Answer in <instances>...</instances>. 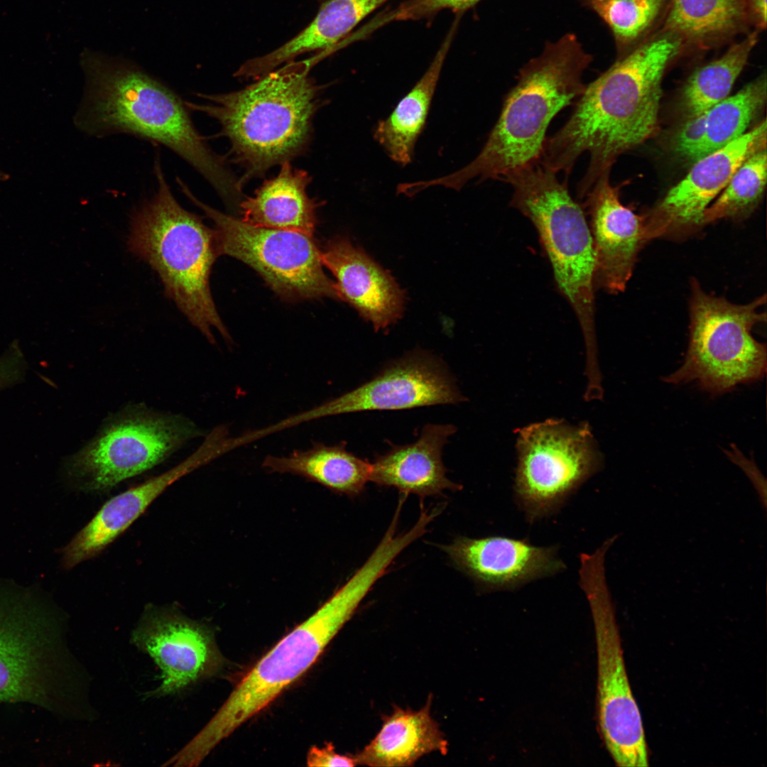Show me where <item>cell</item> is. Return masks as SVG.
<instances>
[{
  "label": "cell",
  "instance_id": "obj_39",
  "mask_svg": "<svg viewBox=\"0 0 767 767\" xmlns=\"http://www.w3.org/2000/svg\"><path fill=\"white\" fill-rule=\"evenodd\" d=\"M400 497H401V496H400ZM402 498H403V497H402ZM404 499H405V498H404ZM405 501H406V500H405ZM421 505H423V504H421ZM421 505H420V506H421ZM435 508H437V507H435ZM437 508V509L439 510V511H440V509H439L438 508Z\"/></svg>",
  "mask_w": 767,
  "mask_h": 767
},
{
  "label": "cell",
  "instance_id": "obj_5",
  "mask_svg": "<svg viewBox=\"0 0 767 767\" xmlns=\"http://www.w3.org/2000/svg\"><path fill=\"white\" fill-rule=\"evenodd\" d=\"M154 173L157 191L131 217L129 249L158 274L165 295L211 344L215 343L213 328L230 343L210 286L218 256L214 230L178 202L158 157Z\"/></svg>",
  "mask_w": 767,
  "mask_h": 767
},
{
  "label": "cell",
  "instance_id": "obj_19",
  "mask_svg": "<svg viewBox=\"0 0 767 767\" xmlns=\"http://www.w3.org/2000/svg\"><path fill=\"white\" fill-rule=\"evenodd\" d=\"M214 458V442L207 436L202 445L183 462L109 499L72 540L59 550L62 554V568L70 570L98 554L168 486Z\"/></svg>",
  "mask_w": 767,
  "mask_h": 767
},
{
  "label": "cell",
  "instance_id": "obj_36",
  "mask_svg": "<svg viewBox=\"0 0 767 767\" xmlns=\"http://www.w3.org/2000/svg\"><path fill=\"white\" fill-rule=\"evenodd\" d=\"M308 766H355L357 765L354 756L341 755L335 752L332 744L325 747L312 746L307 756Z\"/></svg>",
  "mask_w": 767,
  "mask_h": 767
},
{
  "label": "cell",
  "instance_id": "obj_17",
  "mask_svg": "<svg viewBox=\"0 0 767 767\" xmlns=\"http://www.w3.org/2000/svg\"><path fill=\"white\" fill-rule=\"evenodd\" d=\"M584 208L594 251V285L611 294L623 292L646 238L643 217L625 206L620 187L600 176L587 193Z\"/></svg>",
  "mask_w": 767,
  "mask_h": 767
},
{
  "label": "cell",
  "instance_id": "obj_35",
  "mask_svg": "<svg viewBox=\"0 0 767 767\" xmlns=\"http://www.w3.org/2000/svg\"><path fill=\"white\" fill-rule=\"evenodd\" d=\"M725 455L734 464L739 467L746 474L756 489L764 509L766 508V481L752 459H748L734 445H731Z\"/></svg>",
  "mask_w": 767,
  "mask_h": 767
},
{
  "label": "cell",
  "instance_id": "obj_3",
  "mask_svg": "<svg viewBox=\"0 0 767 767\" xmlns=\"http://www.w3.org/2000/svg\"><path fill=\"white\" fill-rule=\"evenodd\" d=\"M320 59L290 61L237 91L198 93L205 104L185 102L218 122L230 144V161L244 170L243 187L306 150L313 119L325 104V87L309 75Z\"/></svg>",
  "mask_w": 767,
  "mask_h": 767
},
{
  "label": "cell",
  "instance_id": "obj_18",
  "mask_svg": "<svg viewBox=\"0 0 767 767\" xmlns=\"http://www.w3.org/2000/svg\"><path fill=\"white\" fill-rule=\"evenodd\" d=\"M455 565L489 591L513 590L563 571L557 546H536L505 536H459L442 545Z\"/></svg>",
  "mask_w": 767,
  "mask_h": 767
},
{
  "label": "cell",
  "instance_id": "obj_27",
  "mask_svg": "<svg viewBox=\"0 0 767 767\" xmlns=\"http://www.w3.org/2000/svg\"><path fill=\"white\" fill-rule=\"evenodd\" d=\"M751 25L745 0H670L660 30L684 46L710 48Z\"/></svg>",
  "mask_w": 767,
  "mask_h": 767
},
{
  "label": "cell",
  "instance_id": "obj_33",
  "mask_svg": "<svg viewBox=\"0 0 767 767\" xmlns=\"http://www.w3.org/2000/svg\"><path fill=\"white\" fill-rule=\"evenodd\" d=\"M705 133V112L687 120L677 131L673 141L675 151L681 156L694 161Z\"/></svg>",
  "mask_w": 767,
  "mask_h": 767
},
{
  "label": "cell",
  "instance_id": "obj_22",
  "mask_svg": "<svg viewBox=\"0 0 767 767\" xmlns=\"http://www.w3.org/2000/svg\"><path fill=\"white\" fill-rule=\"evenodd\" d=\"M280 165L276 176L266 180L252 196L241 201V219L256 227L295 231L312 236L319 204L307 193L312 178L306 170L294 168L290 161Z\"/></svg>",
  "mask_w": 767,
  "mask_h": 767
},
{
  "label": "cell",
  "instance_id": "obj_2",
  "mask_svg": "<svg viewBox=\"0 0 767 767\" xmlns=\"http://www.w3.org/2000/svg\"><path fill=\"white\" fill-rule=\"evenodd\" d=\"M85 92L75 122L97 136L129 134L168 148L236 208L243 186L195 129L185 102L173 90L126 60L85 50L81 55Z\"/></svg>",
  "mask_w": 767,
  "mask_h": 767
},
{
  "label": "cell",
  "instance_id": "obj_4",
  "mask_svg": "<svg viewBox=\"0 0 767 767\" xmlns=\"http://www.w3.org/2000/svg\"><path fill=\"white\" fill-rule=\"evenodd\" d=\"M592 61V56L573 33L548 41L540 55L520 69L477 156L455 172L423 181V186L460 190L472 180H499L539 163L550 123L582 94L586 87L583 73Z\"/></svg>",
  "mask_w": 767,
  "mask_h": 767
},
{
  "label": "cell",
  "instance_id": "obj_16",
  "mask_svg": "<svg viewBox=\"0 0 767 767\" xmlns=\"http://www.w3.org/2000/svg\"><path fill=\"white\" fill-rule=\"evenodd\" d=\"M132 641L161 670V683L155 692L158 695L183 690L210 674L217 665L210 631L175 609H147Z\"/></svg>",
  "mask_w": 767,
  "mask_h": 767
},
{
  "label": "cell",
  "instance_id": "obj_23",
  "mask_svg": "<svg viewBox=\"0 0 767 767\" xmlns=\"http://www.w3.org/2000/svg\"><path fill=\"white\" fill-rule=\"evenodd\" d=\"M430 697L418 710L395 707L376 736L354 756L357 765L412 766L422 756L446 754L448 743L430 714Z\"/></svg>",
  "mask_w": 767,
  "mask_h": 767
},
{
  "label": "cell",
  "instance_id": "obj_34",
  "mask_svg": "<svg viewBox=\"0 0 767 767\" xmlns=\"http://www.w3.org/2000/svg\"><path fill=\"white\" fill-rule=\"evenodd\" d=\"M26 362L17 344L13 345L0 357V390L23 379Z\"/></svg>",
  "mask_w": 767,
  "mask_h": 767
},
{
  "label": "cell",
  "instance_id": "obj_13",
  "mask_svg": "<svg viewBox=\"0 0 767 767\" xmlns=\"http://www.w3.org/2000/svg\"><path fill=\"white\" fill-rule=\"evenodd\" d=\"M178 182L183 192L213 221L218 256L249 265L285 300L339 299L335 283L324 273L321 251L312 236L247 224L204 204L182 180Z\"/></svg>",
  "mask_w": 767,
  "mask_h": 767
},
{
  "label": "cell",
  "instance_id": "obj_21",
  "mask_svg": "<svg viewBox=\"0 0 767 767\" xmlns=\"http://www.w3.org/2000/svg\"><path fill=\"white\" fill-rule=\"evenodd\" d=\"M455 432L453 425L427 424L415 442L391 445L384 454L376 455L370 462L369 481L422 499L442 495L445 490L462 489L461 485L446 476L442 459L443 447Z\"/></svg>",
  "mask_w": 767,
  "mask_h": 767
},
{
  "label": "cell",
  "instance_id": "obj_28",
  "mask_svg": "<svg viewBox=\"0 0 767 767\" xmlns=\"http://www.w3.org/2000/svg\"><path fill=\"white\" fill-rule=\"evenodd\" d=\"M758 31L731 45L719 58L697 68L687 79L682 104L688 117L697 116L728 97L758 40Z\"/></svg>",
  "mask_w": 767,
  "mask_h": 767
},
{
  "label": "cell",
  "instance_id": "obj_1",
  "mask_svg": "<svg viewBox=\"0 0 767 767\" xmlns=\"http://www.w3.org/2000/svg\"><path fill=\"white\" fill-rule=\"evenodd\" d=\"M684 48L678 36L660 30L619 56L586 85L567 121L546 138L540 163L567 177L578 158L589 153L587 170L577 187V197L583 199L620 155L654 134L663 77Z\"/></svg>",
  "mask_w": 767,
  "mask_h": 767
},
{
  "label": "cell",
  "instance_id": "obj_15",
  "mask_svg": "<svg viewBox=\"0 0 767 767\" xmlns=\"http://www.w3.org/2000/svg\"><path fill=\"white\" fill-rule=\"evenodd\" d=\"M766 121L727 145L695 161L687 174L648 214L643 216L647 241L681 236L703 225V215L740 165L766 147Z\"/></svg>",
  "mask_w": 767,
  "mask_h": 767
},
{
  "label": "cell",
  "instance_id": "obj_30",
  "mask_svg": "<svg viewBox=\"0 0 767 767\" xmlns=\"http://www.w3.org/2000/svg\"><path fill=\"white\" fill-rule=\"evenodd\" d=\"M670 0H580L610 29L619 54L632 49L665 13Z\"/></svg>",
  "mask_w": 767,
  "mask_h": 767
},
{
  "label": "cell",
  "instance_id": "obj_37",
  "mask_svg": "<svg viewBox=\"0 0 767 767\" xmlns=\"http://www.w3.org/2000/svg\"><path fill=\"white\" fill-rule=\"evenodd\" d=\"M751 23L756 30L761 31L766 27V0H745Z\"/></svg>",
  "mask_w": 767,
  "mask_h": 767
},
{
  "label": "cell",
  "instance_id": "obj_14",
  "mask_svg": "<svg viewBox=\"0 0 767 767\" xmlns=\"http://www.w3.org/2000/svg\"><path fill=\"white\" fill-rule=\"evenodd\" d=\"M465 401L453 375L436 356L413 351L386 364L354 389L281 420L284 428L327 416L398 410Z\"/></svg>",
  "mask_w": 767,
  "mask_h": 767
},
{
  "label": "cell",
  "instance_id": "obj_12",
  "mask_svg": "<svg viewBox=\"0 0 767 767\" xmlns=\"http://www.w3.org/2000/svg\"><path fill=\"white\" fill-rule=\"evenodd\" d=\"M200 435L193 423L180 415L129 409L70 457L65 472L82 490H108L160 464Z\"/></svg>",
  "mask_w": 767,
  "mask_h": 767
},
{
  "label": "cell",
  "instance_id": "obj_20",
  "mask_svg": "<svg viewBox=\"0 0 767 767\" xmlns=\"http://www.w3.org/2000/svg\"><path fill=\"white\" fill-rule=\"evenodd\" d=\"M321 259L337 279L339 299L354 307L376 331L400 318L403 290L388 273L347 237L330 239L321 251Z\"/></svg>",
  "mask_w": 767,
  "mask_h": 767
},
{
  "label": "cell",
  "instance_id": "obj_8",
  "mask_svg": "<svg viewBox=\"0 0 767 767\" xmlns=\"http://www.w3.org/2000/svg\"><path fill=\"white\" fill-rule=\"evenodd\" d=\"M765 301L763 295L745 305L733 304L707 293L692 281L687 349L680 366L662 381L694 384L719 396L761 380L766 374V347L751 330L766 321V313L759 310Z\"/></svg>",
  "mask_w": 767,
  "mask_h": 767
},
{
  "label": "cell",
  "instance_id": "obj_32",
  "mask_svg": "<svg viewBox=\"0 0 767 767\" xmlns=\"http://www.w3.org/2000/svg\"><path fill=\"white\" fill-rule=\"evenodd\" d=\"M481 0H408L384 16H377L372 23L375 28L391 21L416 20L431 16L442 9L455 11L467 10Z\"/></svg>",
  "mask_w": 767,
  "mask_h": 767
},
{
  "label": "cell",
  "instance_id": "obj_9",
  "mask_svg": "<svg viewBox=\"0 0 767 767\" xmlns=\"http://www.w3.org/2000/svg\"><path fill=\"white\" fill-rule=\"evenodd\" d=\"M60 621L39 587L0 580V700L51 707L63 670Z\"/></svg>",
  "mask_w": 767,
  "mask_h": 767
},
{
  "label": "cell",
  "instance_id": "obj_10",
  "mask_svg": "<svg viewBox=\"0 0 767 767\" xmlns=\"http://www.w3.org/2000/svg\"><path fill=\"white\" fill-rule=\"evenodd\" d=\"M579 584L587 599L597 653L598 720L605 746L620 767H646L648 753L638 706L628 679L615 609L606 580L605 556L580 557Z\"/></svg>",
  "mask_w": 767,
  "mask_h": 767
},
{
  "label": "cell",
  "instance_id": "obj_6",
  "mask_svg": "<svg viewBox=\"0 0 767 767\" xmlns=\"http://www.w3.org/2000/svg\"><path fill=\"white\" fill-rule=\"evenodd\" d=\"M540 162L511 172L499 180L513 188L512 207L534 226L550 263L558 290L580 324L589 369H596L595 256L582 206L571 196L567 180Z\"/></svg>",
  "mask_w": 767,
  "mask_h": 767
},
{
  "label": "cell",
  "instance_id": "obj_31",
  "mask_svg": "<svg viewBox=\"0 0 767 767\" xmlns=\"http://www.w3.org/2000/svg\"><path fill=\"white\" fill-rule=\"evenodd\" d=\"M766 147L749 156L736 169L722 192L705 210L703 225L722 219L748 215L759 202L766 183Z\"/></svg>",
  "mask_w": 767,
  "mask_h": 767
},
{
  "label": "cell",
  "instance_id": "obj_7",
  "mask_svg": "<svg viewBox=\"0 0 767 767\" xmlns=\"http://www.w3.org/2000/svg\"><path fill=\"white\" fill-rule=\"evenodd\" d=\"M374 584L369 573L357 570L244 676L214 717L192 739L195 747L203 754H210L302 675L354 615Z\"/></svg>",
  "mask_w": 767,
  "mask_h": 767
},
{
  "label": "cell",
  "instance_id": "obj_11",
  "mask_svg": "<svg viewBox=\"0 0 767 767\" xmlns=\"http://www.w3.org/2000/svg\"><path fill=\"white\" fill-rule=\"evenodd\" d=\"M514 496L532 523L556 513L602 466L590 427L549 419L518 432Z\"/></svg>",
  "mask_w": 767,
  "mask_h": 767
},
{
  "label": "cell",
  "instance_id": "obj_29",
  "mask_svg": "<svg viewBox=\"0 0 767 767\" xmlns=\"http://www.w3.org/2000/svg\"><path fill=\"white\" fill-rule=\"evenodd\" d=\"M766 75L705 111V133L694 161L740 137L763 107Z\"/></svg>",
  "mask_w": 767,
  "mask_h": 767
},
{
  "label": "cell",
  "instance_id": "obj_38",
  "mask_svg": "<svg viewBox=\"0 0 767 767\" xmlns=\"http://www.w3.org/2000/svg\"><path fill=\"white\" fill-rule=\"evenodd\" d=\"M6 174L0 170V180H4L6 178Z\"/></svg>",
  "mask_w": 767,
  "mask_h": 767
},
{
  "label": "cell",
  "instance_id": "obj_25",
  "mask_svg": "<svg viewBox=\"0 0 767 767\" xmlns=\"http://www.w3.org/2000/svg\"><path fill=\"white\" fill-rule=\"evenodd\" d=\"M455 28L454 23L426 72L391 114L378 122L374 131L375 140L388 156L401 165L405 166L413 160Z\"/></svg>",
  "mask_w": 767,
  "mask_h": 767
},
{
  "label": "cell",
  "instance_id": "obj_24",
  "mask_svg": "<svg viewBox=\"0 0 767 767\" xmlns=\"http://www.w3.org/2000/svg\"><path fill=\"white\" fill-rule=\"evenodd\" d=\"M387 1L329 0L296 36L273 51L245 62L234 75L256 80L300 55L321 49L328 51L364 18Z\"/></svg>",
  "mask_w": 767,
  "mask_h": 767
},
{
  "label": "cell",
  "instance_id": "obj_26",
  "mask_svg": "<svg viewBox=\"0 0 767 767\" xmlns=\"http://www.w3.org/2000/svg\"><path fill=\"white\" fill-rule=\"evenodd\" d=\"M346 442L326 445L313 442L305 450L288 456L267 455L262 467L268 472L292 474L318 483L340 494L354 497L370 480L371 463L346 449Z\"/></svg>",
  "mask_w": 767,
  "mask_h": 767
}]
</instances>
